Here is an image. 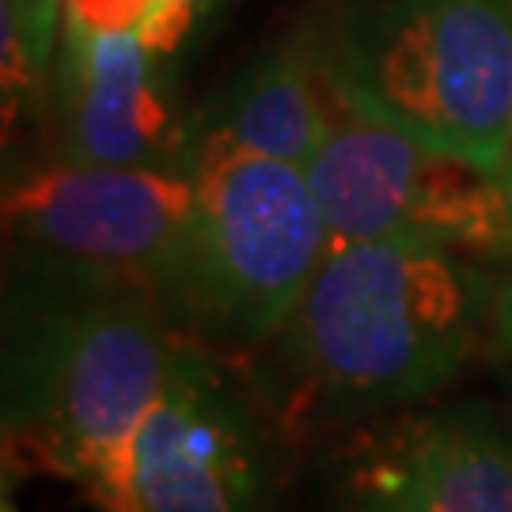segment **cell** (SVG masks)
I'll list each match as a JSON object with an SVG mask.
<instances>
[{"label": "cell", "mask_w": 512, "mask_h": 512, "mask_svg": "<svg viewBox=\"0 0 512 512\" xmlns=\"http://www.w3.org/2000/svg\"><path fill=\"white\" fill-rule=\"evenodd\" d=\"M501 262L425 239H330L258 357L281 425L376 421L429 403L494 334Z\"/></svg>", "instance_id": "obj_1"}, {"label": "cell", "mask_w": 512, "mask_h": 512, "mask_svg": "<svg viewBox=\"0 0 512 512\" xmlns=\"http://www.w3.org/2000/svg\"><path fill=\"white\" fill-rule=\"evenodd\" d=\"M186 342L145 293L16 277L4 334L8 463L84 490L160 403Z\"/></svg>", "instance_id": "obj_2"}, {"label": "cell", "mask_w": 512, "mask_h": 512, "mask_svg": "<svg viewBox=\"0 0 512 512\" xmlns=\"http://www.w3.org/2000/svg\"><path fill=\"white\" fill-rule=\"evenodd\" d=\"M315 46L353 107L494 171L512 133V0H319Z\"/></svg>", "instance_id": "obj_3"}, {"label": "cell", "mask_w": 512, "mask_h": 512, "mask_svg": "<svg viewBox=\"0 0 512 512\" xmlns=\"http://www.w3.org/2000/svg\"><path fill=\"white\" fill-rule=\"evenodd\" d=\"M194 232L167 319L224 357H258L330 247L308 171L224 141H194Z\"/></svg>", "instance_id": "obj_4"}, {"label": "cell", "mask_w": 512, "mask_h": 512, "mask_svg": "<svg viewBox=\"0 0 512 512\" xmlns=\"http://www.w3.org/2000/svg\"><path fill=\"white\" fill-rule=\"evenodd\" d=\"M4 224L19 277L145 293L167 308L194 232V175L61 160L8 186Z\"/></svg>", "instance_id": "obj_5"}, {"label": "cell", "mask_w": 512, "mask_h": 512, "mask_svg": "<svg viewBox=\"0 0 512 512\" xmlns=\"http://www.w3.org/2000/svg\"><path fill=\"white\" fill-rule=\"evenodd\" d=\"M270 418L255 380L190 338L160 403L84 494L99 512H277Z\"/></svg>", "instance_id": "obj_6"}, {"label": "cell", "mask_w": 512, "mask_h": 512, "mask_svg": "<svg viewBox=\"0 0 512 512\" xmlns=\"http://www.w3.org/2000/svg\"><path fill=\"white\" fill-rule=\"evenodd\" d=\"M304 171L330 239L406 236L512 262V202L494 171L421 145L338 88L327 137Z\"/></svg>", "instance_id": "obj_7"}, {"label": "cell", "mask_w": 512, "mask_h": 512, "mask_svg": "<svg viewBox=\"0 0 512 512\" xmlns=\"http://www.w3.org/2000/svg\"><path fill=\"white\" fill-rule=\"evenodd\" d=\"M330 512H512V418L452 403L368 421L334 459Z\"/></svg>", "instance_id": "obj_8"}, {"label": "cell", "mask_w": 512, "mask_h": 512, "mask_svg": "<svg viewBox=\"0 0 512 512\" xmlns=\"http://www.w3.org/2000/svg\"><path fill=\"white\" fill-rule=\"evenodd\" d=\"M61 27L65 160L190 171L194 129L175 118L156 80V57L137 31L92 35L69 23Z\"/></svg>", "instance_id": "obj_9"}, {"label": "cell", "mask_w": 512, "mask_h": 512, "mask_svg": "<svg viewBox=\"0 0 512 512\" xmlns=\"http://www.w3.org/2000/svg\"><path fill=\"white\" fill-rule=\"evenodd\" d=\"M334 110V84L315 38H285L247 61L194 122V141H224L308 167Z\"/></svg>", "instance_id": "obj_10"}, {"label": "cell", "mask_w": 512, "mask_h": 512, "mask_svg": "<svg viewBox=\"0 0 512 512\" xmlns=\"http://www.w3.org/2000/svg\"><path fill=\"white\" fill-rule=\"evenodd\" d=\"M156 4L160 0H61V23L92 35L137 31Z\"/></svg>", "instance_id": "obj_11"}, {"label": "cell", "mask_w": 512, "mask_h": 512, "mask_svg": "<svg viewBox=\"0 0 512 512\" xmlns=\"http://www.w3.org/2000/svg\"><path fill=\"white\" fill-rule=\"evenodd\" d=\"M198 16H202V8L194 0H160L148 12L145 23L137 27V38L145 42V50L156 61H167V57L183 46V38L194 31Z\"/></svg>", "instance_id": "obj_12"}, {"label": "cell", "mask_w": 512, "mask_h": 512, "mask_svg": "<svg viewBox=\"0 0 512 512\" xmlns=\"http://www.w3.org/2000/svg\"><path fill=\"white\" fill-rule=\"evenodd\" d=\"M490 346L512 365V266L505 270V281H501V296H497V311H494V334H490Z\"/></svg>", "instance_id": "obj_13"}, {"label": "cell", "mask_w": 512, "mask_h": 512, "mask_svg": "<svg viewBox=\"0 0 512 512\" xmlns=\"http://www.w3.org/2000/svg\"><path fill=\"white\" fill-rule=\"evenodd\" d=\"M497 179H501V186H505V194H509L512 202V133H509V148H505V160L497 167Z\"/></svg>", "instance_id": "obj_14"}, {"label": "cell", "mask_w": 512, "mask_h": 512, "mask_svg": "<svg viewBox=\"0 0 512 512\" xmlns=\"http://www.w3.org/2000/svg\"><path fill=\"white\" fill-rule=\"evenodd\" d=\"M0 512H19L16 505H12V497H8V494H4V505H0Z\"/></svg>", "instance_id": "obj_15"}, {"label": "cell", "mask_w": 512, "mask_h": 512, "mask_svg": "<svg viewBox=\"0 0 512 512\" xmlns=\"http://www.w3.org/2000/svg\"><path fill=\"white\" fill-rule=\"evenodd\" d=\"M194 4H198V8H202V12H205V8H209V4H213V0H194Z\"/></svg>", "instance_id": "obj_16"}, {"label": "cell", "mask_w": 512, "mask_h": 512, "mask_svg": "<svg viewBox=\"0 0 512 512\" xmlns=\"http://www.w3.org/2000/svg\"><path fill=\"white\" fill-rule=\"evenodd\" d=\"M54 4H61V0H54Z\"/></svg>", "instance_id": "obj_17"}]
</instances>
